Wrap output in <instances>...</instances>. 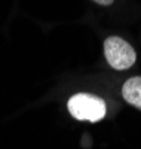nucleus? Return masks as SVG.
Listing matches in <instances>:
<instances>
[{
    "label": "nucleus",
    "instance_id": "nucleus-2",
    "mask_svg": "<svg viewBox=\"0 0 141 149\" xmlns=\"http://www.w3.org/2000/svg\"><path fill=\"white\" fill-rule=\"evenodd\" d=\"M104 55L107 63L116 70H126L135 63L134 48L119 36H110L104 42Z\"/></svg>",
    "mask_w": 141,
    "mask_h": 149
},
{
    "label": "nucleus",
    "instance_id": "nucleus-3",
    "mask_svg": "<svg viewBox=\"0 0 141 149\" xmlns=\"http://www.w3.org/2000/svg\"><path fill=\"white\" fill-rule=\"evenodd\" d=\"M122 95L131 106L141 109V76L128 79L122 86Z\"/></svg>",
    "mask_w": 141,
    "mask_h": 149
},
{
    "label": "nucleus",
    "instance_id": "nucleus-1",
    "mask_svg": "<svg viewBox=\"0 0 141 149\" xmlns=\"http://www.w3.org/2000/svg\"><path fill=\"white\" fill-rule=\"evenodd\" d=\"M68 112L73 118L79 121H89V122H98L106 116V102L101 97L92 94H74L68 100Z\"/></svg>",
    "mask_w": 141,
    "mask_h": 149
},
{
    "label": "nucleus",
    "instance_id": "nucleus-4",
    "mask_svg": "<svg viewBox=\"0 0 141 149\" xmlns=\"http://www.w3.org/2000/svg\"><path fill=\"white\" fill-rule=\"evenodd\" d=\"M95 3H98V5H102V6H110L114 0H94Z\"/></svg>",
    "mask_w": 141,
    "mask_h": 149
}]
</instances>
